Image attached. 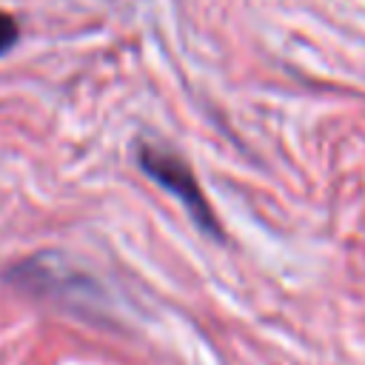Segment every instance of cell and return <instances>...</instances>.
Instances as JSON below:
<instances>
[{
	"mask_svg": "<svg viewBox=\"0 0 365 365\" xmlns=\"http://www.w3.org/2000/svg\"><path fill=\"white\" fill-rule=\"evenodd\" d=\"M140 165H143L145 174H151L163 188H168V191L188 208V214L194 217V222H197L205 234H214V237L220 234L217 217L211 214L208 200L202 197L194 171H191L177 154L160 151V148H151V145H143V148H140Z\"/></svg>",
	"mask_w": 365,
	"mask_h": 365,
	"instance_id": "1",
	"label": "cell"
},
{
	"mask_svg": "<svg viewBox=\"0 0 365 365\" xmlns=\"http://www.w3.org/2000/svg\"><path fill=\"white\" fill-rule=\"evenodd\" d=\"M17 20L6 11H0V54H6L14 43H17Z\"/></svg>",
	"mask_w": 365,
	"mask_h": 365,
	"instance_id": "2",
	"label": "cell"
}]
</instances>
